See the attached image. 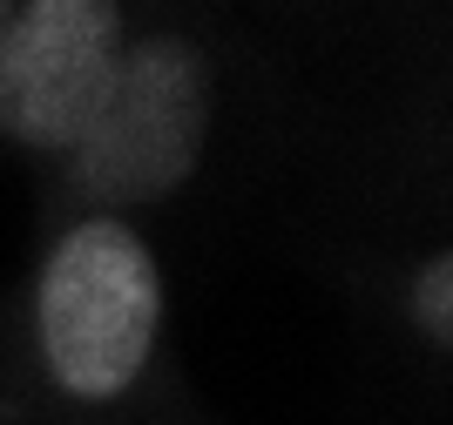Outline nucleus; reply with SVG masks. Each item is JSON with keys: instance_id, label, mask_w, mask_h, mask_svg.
Wrapping results in <instances>:
<instances>
[{"instance_id": "39448f33", "label": "nucleus", "mask_w": 453, "mask_h": 425, "mask_svg": "<svg viewBox=\"0 0 453 425\" xmlns=\"http://www.w3.org/2000/svg\"><path fill=\"white\" fill-rule=\"evenodd\" d=\"M7 7H14V0H0V20H7Z\"/></svg>"}, {"instance_id": "f257e3e1", "label": "nucleus", "mask_w": 453, "mask_h": 425, "mask_svg": "<svg viewBox=\"0 0 453 425\" xmlns=\"http://www.w3.org/2000/svg\"><path fill=\"white\" fill-rule=\"evenodd\" d=\"M170 291L135 216L68 209L27 284V358L68 412H122L163 358Z\"/></svg>"}, {"instance_id": "20e7f679", "label": "nucleus", "mask_w": 453, "mask_h": 425, "mask_svg": "<svg viewBox=\"0 0 453 425\" xmlns=\"http://www.w3.org/2000/svg\"><path fill=\"white\" fill-rule=\"evenodd\" d=\"M399 311H406V324L426 338V352H434V358L453 352V257H447V250H426V257H419V270L406 277Z\"/></svg>"}, {"instance_id": "f03ea898", "label": "nucleus", "mask_w": 453, "mask_h": 425, "mask_svg": "<svg viewBox=\"0 0 453 425\" xmlns=\"http://www.w3.org/2000/svg\"><path fill=\"white\" fill-rule=\"evenodd\" d=\"M210 55L176 27H142L115 61L88 129L55 163V196L68 209H115L142 223V209L176 203L196 183L210 156Z\"/></svg>"}, {"instance_id": "7ed1b4c3", "label": "nucleus", "mask_w": 453, "mask_h": 425, "mask_svg": "<svg viewBox=\"0 0 453 425\" xmlns=\"http://www.w3.org/2000/svg\"><path fill=\"white\" fill-rule=\"evenodd\" d=\"M122 0H14L0 20V142L55 169L129 48Z\"/></svg>"}]
</instances>
